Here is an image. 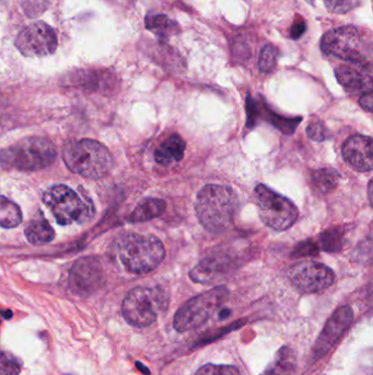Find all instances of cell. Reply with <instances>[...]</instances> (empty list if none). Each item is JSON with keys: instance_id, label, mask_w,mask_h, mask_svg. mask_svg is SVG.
Returning <instances> with one entry per match:
<instances>
[{"instance_id": "cell-1", "label": "cell", "mask_w": 373, "mask_h": 375, "mask_svg": "<svg viewBox=\"0 0 373 375\" xmlns=\"http://www.w3.org/2000/svg\"><path fill=\"white\" fill-rule=\"evenodd\" d=\"M240 201L228 185H207L197 194L195 211L200 225L214 235L227 232L234 225Z\"/></svg>"}, {"instance_id": "cell-2", "label": "cell", "mask_w": 373, "mask_h": 375, "mask_svg": "<svg viewBox=\"0 0 373 375\" xmlns=\"http://www.w3.org/2000/svg\"><path fill=\"white\" fill-rule=\"evenodd\" d=\"M115 260L130 274H145L155 270L166 256L164 246L153 235H122L112 246Z\"/></svg>"}, {"instance_id": "cell-3", "label": "cell", "mask_w": 373, "mask_h": 375, "mask_svg": "<svg viewBox=\"0 0 373 375\" xmlns=\"http://www.w3.org/2000/svg\"><path fill=\"white\" fill-rule=\"evenodd\" d=\"M62 159L68 169L88 179H101L113 168L109 149L88 138L68 142L62 149Z\"/></svg>"}, {"instance_id": "cell-4", "label": "cell", "mask_w": 373, "mask_h": 375, "mask_svg": "<svg viewBox=\"0 0 373 375\" xmlns=\"http://www.w3.org/2000/svg\"><path fill=\"white\" fill-rule=\"evenodd\" d=\"M58 149L49 138L31 136L0 151V166L5 169L35 172L54 162Z\"/></svg>"}, {"instance_id": "cell-5", "label": "cell", "mask_w": 373, "mask_h": 375, "mask_svg": "<svg viewBox=\"0 0 373 375\" xmlns=\"http://www.w3.org/2000/svg\"><path fill=\"white\" fill-rule=\"evenodd\" d=\"M43 201L60 225L83 223L90 221L94 215V203L90 199L68 185L49 188L43 194Z\"/></svg>"}, {"instance_id": "cell-6", "label": "cell", "mask_w": 373, "mask_h": 375, "mask_svg": "<svg viewBox=\"0 0 373 375\" xmlns=\"http://www.w3.org/2000/svg\"><path fill=\"white\" fill-rule=\"evenodd\" d=\"M168 303L166 293L158 288H135L123 301V316L130 325L145 328L157 321Z\"/></svg>"}, {"instance_id": "cell-7", "label": "cell", "mask_w": 373, "mask_h": 375, "mask_svg": "<svg viewBox=\"0 0 373 375\" xmlns=\"http://www.w3.org/2000/svg\"><path fill=\"white\" fill-rule=\"evenodd\" d=\"M228 295L226 287H217L193 297L182 305L174 316V328L179 333L198 328L209 319Z\"/></svg>"}, {"instance_id": "cell-8", "label": "cell", "mask_w": 373, "mask_h": 375, "mask_svg": "<svg viewBox=\"0 0 373 375\" xmlns=\"http://www.w3.org/2000/svg\"><path fill=\"white\" fill-rule=\"evenodd\" d=\"M254 193L259 217L266 226L283 232L298 219V208L289 199L265 185H257Z\"/></svg>"}, {"instance_id": "cell-9", "label": "cell", "mask_w": 373, "mask_h": 375, "mask_svg": "<svg viewBox=\"0 0 373 375\" xmlns=\"http://www.w3.org/2000/svg\"><path fill=\"white\" fill-rule=\"evenodd\" d=\"M321 50L347 62H368L365 41L355 26H340L327 32L321 40Z\"/></svg>"}, {"instance_id": "cell-10", "label": "cell", "mask_w": 373, "mask_h": 375, "mask_svg": "<svg viewBox=\"0 0 373 375\" xmlns=\"http://www.w3.org/2000/svg\"><path fill=\"white\" fill-rule=\"evenodd\" d=\"M58 40L52 26L43 21L24 28L16 39V47L26 58H44L55 53Z\"/></svg>"}, {"instance_id": "cell-11", "label": "cell", "mask_w": 373, "mask_h": 375, "mask_svg": "<svg viewBox=\"0 0 373 375\" xmlns=\"http://www.w3.org/2000/svg\"><path fill=\"white\" fill-rule=\"evenodd\" d=\"M291 284L301 293H316L331 287L335 281L332 269L315 261H301L288 270Z\"/></svg>"}, {"instance_id": "cell-12", "label": "cell", "mask_w": 373, "mask_h": 375, "mask_svg": "<svg viewBox=\"0 0 373 375\" xmlns=\"http://www.w3.org/2000/svg\"><path fill=\"white\" fill-rule=\"evenodd\" d=\"M103 283V268L100 260L85 257L76 261L70 270L69 288L73 294L87 297L98 291Z\"/></svg>"}, {"instance_id": "cell-13", "label": "cell", "mask_w": 373, "mask_h": 375, "mask_svg": "<svg viewBox=\"0 0 373 375\" xmlns=\"http://www.w3.org/2000/svg\"><path fill=\"white\" fill-rule=\"evenodd\" d=\"M353 319L354 312L350 306L344 305L342 308H337L325 324L324 328L314 344L313 359L324 357L347 331L350 324L353 323Z\"/></svg>"}, {"instance_id": "cell-14", "label": "cell", "mask_w": 373, "mask_h": 375, "mask_svg": "<svg viewBox=\"0 0 373 375\" xmlns=\"http://www.w3.org/2000/svg\"><path fill=\"white\" fill-rule=\"evenodd\" d=\"M338 83L347 92H372V66L371 62H349L340 65L335 71Z\"/></svg>"}, {"instance_id": "cell-15", "label": "cell", "mask_w": 373, "mask_h": 375, "mask_svg": "<svg viewBox=\"0 0 373 375\" xmlns=\"http://www.w3.org/2000/svg\"><path fill=\"white\" fill-rule=\"evenodd\" d=\"M234 268V262L230 256L215 253L196 265L189 272V278L196 283H211L223 279Z\"/></svg>"}, {"instance_id": "cell-16", "label": "cell", "mask_w": 373, "mask_h": 375, "mask_svg": "<svg viewBox=\"0 0 373 375\" xmlns=\"http://www.w3.org/2000/svg\"><path fill=\"white\" fill-rule=\"evenodd\" d=\"M372 138L365 135H353L342 145L345 160L359 172L372 170Z\"/></svg>"}, {"instance_id": "cell-17", "label": "cell", "mask_w": 373, "mask_h": 375, "mask_svg": "<svg viewBox=\"0 0 373 375\" xmlns=\"http://www.w3.org/2000/svg\"><path fill=\"white\" fill-rule=\"evenodd\" d=\"M186 143L179 134L168 136L164 143L157 147L155 159L161 166H170L173 162H181L184 157Z\"/></svg>"}, {"instance_id": "cell-18", "label": "cell", "mask_w": 373, "mask_h": 375, "mask_svg": "<svg viewBox=\"0 0 373 375\" xmlns=\"http://www.w3.org/2000/svg\"><path fill=\"white\" fill-rule=\"evenodd\" d=\"M340 179V172L334 168H321V169L312 170L310 172L309 183H310L311 190L315 194L324 196L336 189Z\"/></svg>"}, {"instance_id": "cell-19", "label": "cell", "mask_w": 373, "mask_h": 375, "mask_svg": "<svg viewBox=\"0 0 373 375\" xmlns=\"http://www.w3.org/2000/svg\"><path fill=\"white\" fill-rule=\"evenodd\" d=\"M146 28L156 34L162 41H168L172 35L179 33L177 22L162 13H149L145 19Z\"/></svg>"}, {"instance_id": "cell-20", "label": "cell", "mask_w": 373, "mask_h": 375, "mask_svg": "<svg viewBox=\"0 0 373 375\" xmlns=\"http://www.w3.org/2000/svg\"><path fill=\"white\" fill-rule=\"evenodd\" d=\"M297 365L295 351L289 347L278 350L275 359L268 365L261 375H293Z\"/></svg>"}, {"instance_id": "cell-21", "label": "cell", "mask_w": 373, "mask_h": 375, "mask_svg": "<svg viewBox=\"0 0 373 375\" xmlns=\"http://www.w3.org/2000/svg\"><path fill=\"white\" fill-rule=\"evenodd\" d=\"M166 204L164 200L156 198H147L141 201L135 210L132 212L128 221L132 223L150 221L160 217L166 211Z\"/></svg>"}, {"instance_id": "cell-22", "label": "cell", "mask_w": 373, "mask_h": 375, "mask_svg": "<svg viewBox=\"0 0 373 375\" xmlns=\"http://www.w3.org/2000/svg\"><path fill=\"white\" fill-rule=\"evenodd\" d=\"M24 233L26 240L33 245H44L52 242L55 238L54 229L45 219L31 222Z\"/></svg>"}, {"instance_id": "cell-23", "label": "cell", "mask_w": 373, "mask_h": 375, "mask_svg": "<svg viewBox=\"0 0 373 375\" xmlns=\"http://www.w3.org/2000/svg\"><path fill=\"white\" fill-rule=\"evenodd\" d=\"M73 81L77 83L79 86L100 90V89H105L110 86L112 77L107 72L80 71L73 76Z\"/></svg>"}, {"instance_id": "cell-24", "label": "cell", "mask_w": 373, "mask_h": 375, "mask_svg": "<svg viewBox=\"0 0 373 375\" xmlns=\"http://www.w3.org/2000/svg\"><path fill=\"white\" fill-rule=\"evenodd\" d=\"M22 222L20 208L6 197L0 196V226L13 228Z\"/></svg>"}, {"instance_id": "cell-25", "label": "cell", "mask_w": 373, "mask_h": 375, "mask_svg": "<svg viewBox=\"0 0 373 375\" xmlns=\"http://www.w3.org/2000/svg\"><path fill=\"white\" fill-rule=\"evenodd\" d=\"M345 242V229L342 227L329 228L320 235V246L327 253H337L342 250Z\"/></svg>"}, {"instance_id": "cell-26", "label": "cell", "mask_w": 373, "mask_h": 375, "mask_svg": "<svg viewBox=\"0 0 373 375\" xmlns=\"http://www.w3.org/2000/svg\"><path fill=\"white\" fill-rule=\"evenodd\" d=\"M278 51L274 45L267 44L259 54V68L262 73H270L277 65Z\"/></svg>"}, {"instance_id": "cell-27", "label": "cell", "mask_w": 373, "mask_h": 375, "mask_svg": "<svg viewBox=\"0 0 373 375\" xmlns=\"http://www.w3.org/2000/svg\"><path fill=\"white\" fill-rule=\"evenodd\" d=\"M325 8L335 15H344L363 5V0H323Z\"/></svg>"}, {"instance_id": "cell-28", "label": "cell", "mask_w": 373, "mask_h": 375, "mask_svg": "<svg viewBox=\"0 0 373 375\" xmlns=\"http://www.w3.org/2000/svg\"><path fill=\"white\" fill-rule=\"evenodd\" d=\"M21 362L18 358L7 351H0V375H19Z\"/></svg>"}, {"instance_id": "cell-29", "label": "cell", "mask_w": 373, "mask_h": 375, "mask_svg": "<svg viewBox=\"0 0 373 375\" xmlns=\"http://www.w3.org/2000/svg\"><path fill=\"white\" fill-rule=\"evenodd\" d=\"M268 115V120L270 121L272 125H275V128H279L283 133L290 135L295 132L297 128V125L301 122L300 117L298 119H286V117H279V115L272 113V111H267Z\"/></svg>"}, {"instance_id": "cell-30", "label": "cell", "mask_w": 373, "mask_h": 375, "mask_svg": "<svg viewBox=\"0 0 373 375\" xmlns=\"http://www.w3.org/2000/svg\"><path fill=\"white\" fill-rule=\"evenodd\" d=\"M195 375H241V373L234 365H202Z\"/></svg>"}, {"instance_id": "cell-31", "label": "cell", "mask_w": 373, "mask_h": 375, "mask_svg": "<svg viewBox=\"0 0 373 375\" xmlns=\"http://www.w3.org/2000/svg\"><path fill=\"white\" fill-rule=\"evenodd\" d=\"M49 6V0H24L22 7L26 16L37 18L46 10Z\"/></svg>"}, {"instance_id": "cell-32", "label": "cell", "mask_w": 373, "mask_h": 375, "mask_svg": "<svg viewBox=\"0 0 373 375\" xmlns=\"http://www.w3.org/2000/svg\"><path fill=\"white\" fill-rule=\"evenodd\" d=\"M306 134L309 138H311L312 141L324 142L329 138V132L327 126L322 122H313L309 124L306 128Z\"/></svg>"}, {"instance_id": "cell-33", "label": "cell", "mask_w": 373, "mask_h": 375, "mask_svg": "<svg viewBox=\"0 0 373 375\" xmlns=\"http://www.w3.org/2000/svg\"><path fill=\"white\" fill-rule=\"evenodd\" d=\"M319 249L318 246L312 242H304L299 244L293 250V257H313L318 255Z\"/></svg>"}, {"instance_id": "cell-34", "label": "cell", "mask_w": 373, "mask_h": 375, "mask_svg": "<svg viewBox=\"0 0 373 375\" xmlns=\"http://www.w3.org/2000/svg\"><path fill=\"white\" fill-rule=\"evenodd\" d=\"M246 112H248V126L249 128H253L255 122H257L259 112L257 102L250 96L246 99Z\"/></svg>"}, {"instance_id": "cell-35", "label": "cell", "mask_w": 373, "mask_h": 375, "mask_svg": "<svg viewBox=\"0 0 373 375\" xmlns=\"http://www.w3.org/2000/svg\"><path fill=\"white\" fill-rule=\"evenodd\" d=\"M306 22L301 19L295 21V24H293L290 29V37L291 39L298 40L300 39L302 35H304V32H306Z\"/></svg>"}, {"instance_id": "cell-36", "label": "cell", "mask_w": 373, "mask_h": 375, "mask_svg": "<svg viewBox=\"0 0 373 375\" xmlns=\"http://www.w3.org/2000/svg\"><path fill=\"white\" fill-rule=\"evenodd\" d=\"M359 103H361L363 109H365V111L368 112H372L373 109V94L372 92H365V94L361 96V100H359Z\"/></svg>"}, {"instance_id": "cell-37", "label": "cell", "mask_w": 373, "mask_h": 375, "mask_svg": "<svg viewBox=\"0 0 373 375\" xmlns=\"http://www.w3.org/2000/svg\"><path fill=\"white\" fill-rule=\"evenodd\" d=\"M136 367H137L138 370H139L140 372H143L144 374L150 375V371H149V369H148L147 367H145L143 363L136 362Z\"/></svg>"}, {"instance_id": "cell-38", "label": "cell", "mask_w": 373, "mask_h": 375, "mask_svg": "<svg viewBox=\"0 0 373 375\" xmlns=\"http://www.w3.org/2000/svg\"><path fill=\"white\" fill-rule=\"evenodd\" d=\"M230 314V310H223L220 312H219V317H220V319H225V318L229 317Z\"/></svg>"}, {"instance_id": "cell-39", "label": "cell", "mask_w": 373, "mask_h": 375, "mask_svg": "<svg viewBox=\"0 0 373 375\" xmlns=\"http://www.w3.org/2000/svg\"><path fill=\"white\" fill-rule=\"evenodd\" d=\"M1 315L5 319H11L12 318V312L10 310H3V312H1Z\"/></svg>"}, {"instance_id": "cell-40", "label": "cell", "mask_w": 373, "mask_h": 375, "mask_svg": "<svg viewBox=\"0 0 373 375\" xmlns=\"http://www.w3.org/2000/svg\"><path fill=\"white\" fill-rule=\"evenodd\" d=\"M371 191H372V181H370L368 185L369 201H370V203H372V194H371Z\"/></svg>"}, {"instance_id": "cell-41", "label": "cell", "mask_w": 373, "mask_h": 375, "mask_svg": "<svg viewBox=\"0 0 373 375\" xmlns=\"http://www.w3.org/2000/svg\"><path fill=\"white\" fill-rule=\"evenodd\" d=\"M306 3H310V5H314V3H315V0H306Z\"/></svg>"}, {"instance_id": "cell-42", "label": "cell", "mask_w": 373, "mask_h": 375, "mask_svg": "<svg viewBox=\"0 0 373 375\" xmlns=\"http://www.w3.org/2000/svg\"><path fill=\"white\" fill-rule=\"evenodd\" d=\"M0 315H1V310H0ZM0 323H1V321H0Z\"/></svg>"}]
</instances>
